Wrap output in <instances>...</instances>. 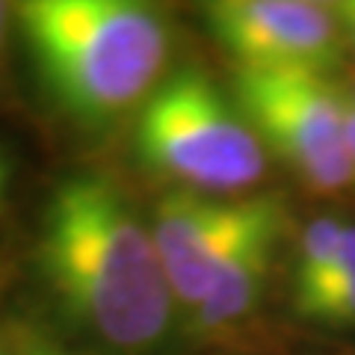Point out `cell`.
<instances>
[{"mask_svg": "<svg viewBox=\"0 0 355 355\" xmlns=\"http://www.w3.org/2000/svg\"><path fill=\"white\" fill-rule=\"evenodd\" d=\"M36 258L71 323L128 352L166 335L175 296L157 243L110 178L80 172L53 187Z\"/></svg>", "mask_w": 355, "mask_h": 355, "instance_id": "cell-1", "label": "cell"}, {"mask_svg": "<svg viewBox=\"0 0 355 355\" xmlns=\"http://www.w3.org/2000/svg\"><path fill=\"white\" fill-rule=\"evenodd\" d=\"M36 74L80 128H107L160 86L169 27L157 0H12Z\"/></svg>", "mask_w": 355, "mask_h": 355, "instance_id": "cell-2", "label": "cell"}, {"mask_svg": "<svg viewBox=\"0 0 355 355\" xmlns=\"http://www.w3.org/2000/svg\"><path fill=\"white\" fill-rule=\"evenodd\" d=\"M137 154L181 190L237 196L263 178L266 148L240 107L198 69H178L139 107Z\"/></svg>", "mask_w": 355, "mask_h": 355, "instance_id": "cell-3", "label": "cell"}, {"mask_svg": "<svg viewBox=\"0 0 355 355\" xmlns=\"http://www.w3.org/2000/svg\"><path fill=\"white\" fill-rule=\"evenodd\" d=\"M234 104L275 157H282L317 193L355 184L347 148L349 92L323 71H249L234 74Z\"/></svg>", "mask_w": 355, "mask_h": 355, "instance_id": "cell-4", "label": "cell"}, {"mask_svg": "<svg viewBox=\"0 0 355 355\" xmlns=\"http://www.w3.org/2000/svg\"><path fill=\"white\" fill-rule=\"evenodd\" d=\"M275 196H207L196 190L166 193L154 210L151 234L172 287L175 302L190 308L202 305L219 270L254 228Z\"/></svg>", "mask_w": 355, "mask_h": 355, "instance_id": "cell-5", "label": "cell"}, {"mask_svg": "<svg viewBox=\"0 0 355 355\" xmlns=\"http://www.w3.org/2000/svg\"><path fill=\"white\" fill-rule=\"evenodd\" d=\"M216 42L249 71H323L340 57V21L305 0H202Z\"/></svg>", "mask_w": 355, "mask_h": 355, "instance_id": "cell-6", "label": "cell"}, {"mask_svg": "<svg viewBox=\"0 0 355 355\" xmlns=\"http://www.w3.org/2000/svg\"><path fill=\"white\" fill-rule=\"evenodd\" d=\"M282 231H284V207L282 198H275L266 207V214L254 222V228L240 240V246L231 252V258L225 261V266L210 284V291L205 293L202 305L193 311V329L198 335L225 331L258 305L266 279H270Z\"/></svg>", "mask_w": 355, "mask_h": 355, "instance_id": "cell-7", "label": "cell"}, {"mask_svg": "<svg viewBox=\"0 0 355 355\" xmlns=\"http://www.w3.org/2000/svg\"><path fill=\"white\" fill-rule=\"evenodd\" d=\"M293 311L320 326H355V222L347 225L331 270L311 291L293 296Z\"/></svg>", "mask_w": 355, "mask_h": 355, "instance_id": "cell-8", "label": "cell"}, {"mask_svg": "<svg viewBox=\"0 0 355 355\" xmlns=\"http://www.w3.org/2000/svg\"><path fill=\"white\" fill-rule=\"evenodd\" d=\"M347 225L349 222H343L338 216H320L305 228L302 243H299L296 266H293V293L291 296L311 291V287L331 270V263H335L338 252H340L343 234H347Z\"/></svg>", "mask_w": 355, "mask_h": 355, "instance_id": "cell-9", "label": "cell"}, {"mask_svg": "<svg viewBox=\"0 0 355 355\" xmlns=\"http://www.w3.org/2000/svg\"><path fill=\"white\" fill-rule=\"evenodd\" d=\"M335 15L340 21V27L347 30V36L355 44V0H340V6L335 9Z\"/></svg>", "mask_w": 355, "mask_h": 355, "instance_id": "cell-10", "label": "cell"}, {"mask_svg": "<svg viewBox=\"0 0 355 355\" xmlns=\"http://www.w3.org/2000/svg\"><path fill=\"white\" fill-rule=\"evenodd\" d=\"M347 148H349L352 172H355V98L352 92H349V113H347Z\"/></svg>", "mask_w": 355, "mask_h": 355, "instance_id": "cell-11", "label": "cell"}, {"mask_svg": "<svg viewBox=\"0 0 355 355\" xmlns=\"http://www.w3.org/2000/svg\"><path fill=\"white\" fill-rule=\"evenodd\" d=\"M9 15H12V0H0V44H3V36H6Z\"/></svg>", "mask_w": 355, "mask_h": 355, "instance_id": "cell-12", "label": "cell"}, {"mask_svg": "<svg viewBox=\"0 0 355 355\" xmlns=\"http://www.w3.org/2000/svg\"><path fill=\"white\" fill-rule=\"evenodd\" d=\"M6 184H9V160H6L3 148H0V202H3V196H6Z\"/></svg>", "mask_w": 355, "mask_h": 355, "instance_id": "cell-13", "label": "cell"}, {"mask_svg": "<svg viewBox=\"0 0 355 355\" xmlns=\"http://www.w3.org/2000/svg\"><path fill=\"white\" fill-rule=\"evenodd\" d=\"M305 3H314V6H323V9H331V12H335L340 6V0H305Z\"/></svg>", "mask_w": 355, "mask_h": 355, "instance_id": "cell-14", "label": "cell"}, {"mask_svg": "<svg viewBox=\"0 0 355 355\" xmlns=\"http://www.w3.org/2000/svg\"><path fill=\"white\" fill-rule=\"evenodd\" d=\"M33 355H65V352H33Z\"/></svg>", "mask_w": 355, "mask_h": 355, "instance_id": "cell-15", "label": "cell"}, {"mask_svg": "<svg viewBox=\"0 0 355 355\" xmlns=\"http://www.w3.org/2000/svg\"><path fill=\"white\" fill-rule=\"evenodd\" d=\"M352 98H355V89H352Z\"/></svg>", "mask_w": 355, "mask_h": 355, "instance_id": "cell-16", "label": "cell"}, {"mask_svg": "<svg viewBox=\"0 0 355 355\" xmlns=\"http://www.w3.org/2000/svg\"><path fill=\"white\" fill-rule=\"evenodd\" d=\"M0 355H3V349H0Z\"/></svg>", "mask_w": 355, "mask_h": 355, "instance_id": "cell-17", "label": "cell"}]
</instances>
